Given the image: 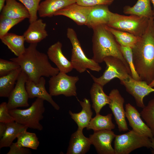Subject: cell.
Masks as SVG:
<instances>
[{
    "label": "cell",
    "mask_w": 154,
    "mask_h": 154,
    "mask_svg": "<svg viewBox=\"0 0 154 154\" xmlns=\"http://www.w3.org/2000/svg\"><path fill=\"white\" fill-rule=\"evenodd\" d=\"M132 48L134 66L140 80L149 84L154 80V19H149L144 33Z\"/></svg>",
    "instance_id": "6da1fadb"
},
{
    "label": "cell",
    "mask_w": 154,
    "mask_h": 154,
    "mask_svg": "<svg viewBox=\"0 0 154 154\" xmlns=\"http://www.w3.org/2000/svg\"><path fill=\"white\" fill-rule=\"evenodd\" d=\"M37 43L30 44L20 56L10 59L19 64L28 80L36 84L38 83L42 77H51L60 72L57 67L51 65L47 54L37 50Z\"/></svg>",
    "instance_id": "7a4b0ae2"
},
{
    "label": "cell",
    "mask_w": 154,
    "mask_h": 154,
    "mask_svg": "<svg viewBox=\"0 0 154 154\" xmlns=\"http://www.w3.org/2000/svg\"><path fill=\"white\" fill-rule=\"evenodd\" d=\"M101 25L92 29V59L99 63L104 62V58L112 56L121 60L127 66H129L120 49V45L112 34L105 27Z\"/></svg>",
    "instance_id": "3957f363"
},
{
    "label": "cell",
    "mask_w": 154,
    "mask_h": 154,
    "mask_svg": "<svg viewBox=\"0 0 154 154\" xmlns=\"http://www.w3.org/2000/svg\"><path fill=\"white\" fill-rule=\"evenodd\" d=\"M44 100L37 98L31 106L25 109L9 110L15 121L28 128L41 131L43 127L40 121L43 118L45 108Z\"/></svg>",
    "instance_id": "277c9868"
},
{
    "label": "cell",
    "mask_w": 154,
    "mask_h": 154,
    "mask_svg": "<svg viewBox=\"0 0 154 154\" xmlns=\"http://www.w3.org/2000/svg\"><path fill=\"white\" fill-rule=\"evenodd\" d=\"M149 19L133 15L125 16L110 12L106 25L140 37L146 30Z\"/></svg>",
    "instance_id": "5b68a950"
},
{
    "label": "cell",
    "mask_w": 154,
    "mask_h": 154,
    "mask_svg": "<svg viewBox=\"0 0 154 154\" xmlns=\"http://www.w3.org/2000/svg\"><path fill=\"white\" fill-rule=\"evenodd\" d=\"M67 36L72 46L70 61L73 69L80 73L84 72L88 69L97 72L101 70L102 68L99 63L88 58L85 54L73 29H67Z\"/></svg>",
    "instance_id": "8992f818"
},
{
    "label": "cell",
    "mask_w": 154,
    "mask_h": 154,
    "mask_svg": "<svg viewBox=\"0 0 154 154\" xmlns=\"http://www.w3.org/2000/svg\"><path fill=\"white\" fill-rule=\"evenodd\" d=\"M150 138L132 129L126 133L116 135L114 141L115 154H129L142 147L151 148Z\"/></svg>",
    "instance_id": "52a82bcc"
},
{
    "label": "cell",
    "mask_w": 154,
    "mask_h": 154,
    "mask_svg": "<svg viewBox=\"0 0 154 154\" xmlns=\"http://www.w3.org/2000/svg\"><path fill=\"white\" fill-rule=\"evenodd\" d=\"M106 64L105 70L101 76L96 78L90 74L94 82L103 86L114 78L120 80L127 79L131 75L129 67L119 58L112 56L105 57L104 59Z\"/></svg>",
    "instance_id": "ba28073f"
},
{
    "label": "cell",
    "mask_w": 154,
    "mask_h": 154,
    "mask_svg": "<svg viewBox=\"0 0 154 154\" xmlns=\"http://www.w3.org/2000/svg\"><path fill=\"white\" fill-rule=\"evenodd\" d=\"M79 80L78 76L67 75L60 72L51 76L48 81L49 93L52 96L63 95L66 97L77 95L76 83Z\"/></svg>",
    "instance_id": "9c48e42d"
},
{
    "label": "cell",
    "mask_w": 154,
    "mask_h": 154,
    "mask_svg": "<svg viewBox=\"0 0 154 154\" xmlns=\"http://www.w3.org/2000/svg\"><path fill=\"white\" fill-rule=\"evenodd\" d=\"M27 80V76L21 70L15 86L8 97L7 106L9 110L29 106L28 102L29 98L25 87Z\"/></svg>",
    "instance_id": "30bf717a"
},
{
    "label": "cell",
    "mask_w": 154,
    "mask_h": 154,
    "mask_svg": "<svg viewBox=\"0 0 154 154\" xmlns=\"http://www.w3.org/2000/svg\"><path fill=\"white\" fill-rule=\"evenodd\" d=\"M120 84L125 87L126 91L134 98L137 106L143 108L145 105L143 99L145 96L152 92L154 88L143 81L136 80L130 76L127 79L120 80Z\"/></svg>",
    "instance_id": "8fae6325"
},
{
    "label": "cell",
    "mask_w": 154,
    "mask_h": 154,
    "mask_svg": "<svg viewBox=\"0 0 154 154\" xmlns=\"http://www.w3.org/2000/svg\"><path fill=\"white\" fill-rule=\"evenodd\" d=\"M109 96L110 100L109 107L114 116L118 130L120 132L127 131L129 129L125 120V112L123 107L124 98L119 91L116 89L112 90Z\"/></svg>",
    "instance_id": "7c38bea8"
},
{
    "label": "cell",
    "mask_w": 154,
    "mask_h": 154,
    "mask_svg": "<svg viewBox=\"0 0 154 154\" xmlns=\"http://www.w3.org/2000/svg\"><path fill=\"white\" fill-rule=\"evenodd\" d=\"M116 136L112 130H105L94 131L89 138L98 153L115 154L112 143Z\"/></svg>",
    "instance_id": "4fadbf2b"
},
{
    "label": "cell",
    "mask_w": 154,
    "mask_h": 154,
    "mask_svg": "<svg viewBox=\"0 0 154 154\" xmlns=\"http://www.w3.org/2000/svg\"><path fill=\"white\" fill-rule=\"evenodd\" d=\"M92 7H84L75 3L57 11L54 16H64L78 25H86Z\"/></svg>",
    "instance_id": "5bb4252c"
},
{
    "label": "cell",
    "mask_w": 154,
    "mask_h": 154,
    "mask_svg": "<svg viewBox=\"0 0 154 154\" xmlns=\"http://www.w3.org/2000/svg\"><path fill=\"white\" fill-rule=\"evenodd\" d=\"M125 116L129 126L137 133L151 138L154 137L150 129L141 118V114L135 107L129 103L125 106Z\"/></svg>",
    "instance_id": "9a60e30c"
},
{
    "label": "cell",
    "mask_w": 154,
    "mask_h": 154,
    "mask_svg": "<svg viewBox=\"0 0 154 154\" xmlns=\"http://www.w3.org/2000/svg\"><path fill=\"white\" fill-rule=\"evenodd\" d=\"M45 84V80L43 77L40 78L39 82L37 84L27 80L25 84V87L29 98L36 97L42 99L49 103L55 110H59V106L54 101L52 96L46 90Z\"/></svg>",
    "instance_id": "2e32d148"
},
{
    "label": "cell",
    "mask_w": 154,
    "mask_h": 154,
    "mask_svg": "<svg viewBox=\"0 0 154 154\" xmlns=\"http://www.w3.org/2000/svg\"><path fill=\"white\" fill-rule=\"evenodd\" d=\"M62 44L58 41L50 46L47 52L48 58L56 65L60 72L66 73L73 69L72 63L64 56L62 51Z\"/></svg>",
    "instance_id": "e0dca14e"
},
{
    "label": "cell",
    "mask_w": 154,
    "mask_h": 154,
    "mask_svg": "<svg viewBox=\"0 0 154 154\" xmlns=\"http://www.w3.org/2000/svg\"><path fill=\"white\" fill-rule=\"evenodd\" d=\"M82 131L78 128L72 135L67 154H84L88 151L91 143L89 138L84 135Z\"/></svg>",
    "instance_id": "ac0fdd59"
},
{
    "label": "cell",
    "mask_w": 154,
    "mask_h": 154,
    "mask_svg": "<svg viewBox=\"0 0 154 154\" xmlns=\"http://www.w3.org/2000/svg\"><path fill=\"white\" fill-rule=\"evenodd\" d=\"M46 27V24L41 19L30 23L23 35L25 41L30 44L38 43L46 38L48 36Z\"/></svg>",
    "instance_id": "d6986e66"
},
{
    "label": "cell",
    "mask_w": 154,
    "mask_h": 154,
    "mask_svg": "<svg viewBox=\"0 0 154 154\" xmlns=\"http://www.w3.org/2000/svg\"><path fill=\"white\" fill-rule=\"evenodd\" d=\"M108 6L99 5L92 7L86 25L93 29L100 25H107L111 12Z\"/></svg>",
    "instance_id": "ffe728a7"
},
{
    "label": "cell",
    "mask_w": 154,
    "mask_h": 154,
    "mask_svg": "<svg viewBox=\"0 0 154 154\" xmlns=\"http://www.w3.org/2000/svg\"><path fill=\"white\" fill-rule=\"evenodd\" d=\"M75 3L76 0H45L40 3L38 13L40 17H51L57 11Z\"/></svg>",
    "instance_id": "44dd1931"
},
{
    "label": "cell",
    "mask_w": 154,
    "mask_h": 154,
    "mask_svg": "<svg viewBox=\"0 0 154 154\" xmlns=\"http://www.w3.org/2000/svg\"><path fill=\"white\" fill-rule=\"evenodd\" d=\"M0 15L13 19L24 18L29 19L30 17L29 13L25 7L16 0H6V4L1 11Z\"/></svg>",
    "instance_id": "7402d4cb"
},
{
    "label": "cell",
    "mask_w": 154,
    "mask_h": 154,
    "mask_svg": "<svg viewBox=\"0 0 154 154\" xmlns=\"http://www.w3.org/2000/svg\"><path fill=\"white\" fill-rule=\"evenodd\" d=\"M78 100L82 107L81 111L78 113H75L70 110L69 113L71 118L78 125V128L83 130L88 125L92 119L93 112L89 100L85 98L83 101Z\"/></svg>",
    "instance_id": "603a6c76"
},
{
    "label": "cell",
    "mask_w": 154,
    "mask_h": 154,
    "mask_svg": "<svg viewBox=\"0 0 154 154\" xmlns=\"http://www.w3.org/2000/svg\"><path fill=\"white\" fill-rule=\"evenodd\" d=\"M103 87L100 84L94 82L90 90L92 102V107L96 114H100L102 108L107 104H109L110 100L109 96L104 92Z\"/></svg>",
    "instance_id": "cb8c5ba5"
},
{
    "label": "cell",
    "mask_w": 154,
    "mask_h": 154,
    "mask_svg": "<svg viewBox=\"0 0 154 154\" xmlns=\"http://www.w3.org/2000/svg\"><path fill=\"white\" fill-rule=\"evenodd\" d=\"M150 2V0H138L132 7L125 6L123 12L126 14L135 15L149 19L153 17V11Z\"/></svg>",
    "instance_id": "d4e9b609"
},
{
    "label": "cell",
    "mask_w": 154,
    "mask_h": 154,
    "mask_svg": "<svg viewBox=\"0 0 154 154\" xmlns=\"http://www.w3.org/2000/svg\"><path fill=\"white\" fill-rule=\"evenodd\" d=\"M2 43L17 57L25 51V38L23 35H19L12 33H7L0 38Z\"/></svg>",
    "instance_id": "484cf974"
},
{
    "label": "cell",
    "mask_w": 154,
    "mask_h": 154,
    "mask_svg": "<svg viewBox=\"0 0 154 154\" xmlns=\"http://www.w3.org/2000/svg\"><path fill=\"white\" fill-rule=\"evenodd\" d=\"M7 128L0 139V148L9 147L19 134L27 130L28 127L15 121L6 123Z\"/></svg>",
    "instance_id": "4316f807"
},
{
    "label": "cell",
    "mask_w": 154,
    "mask_h": 154,
    "mask_svg": "<svg viewBox=\"0 0 154 154\" xmlns=\"http://www.w3.org/2000/svg\"><path fill=\"white\" fill-rule=\"evenodd\" d=\"M21 71V68L0 77V97L8 98Z\"/></svg>",
    "instance_id": "83f0119b"
},
{
    "label": "cell",
    "mask_w": 154,
    "mask_h": 154,
    "mask_svg": "<svg viewBox=\"0 0 154 154\" xmlns=\"http://www.w3.org/2000/svg\"><path fill=\"white\" fill-rule=\"evenodd\" d=\"M112 114H108L102 116L100 114H96L92 118L86 128L88 130L92 129L94 131L105 130H112L114 129L115 125L112 121Z\"/></svg>",
    "instance_id": "f1b7e54d"
},
{
    "label": "cell",
    "mask_w": 154,
    "mask_h": 154,
    "mask_svg": "<svg viewBox=\"0 0 154 154\" xmlns=\"http://www.w3.org/2000/svg\"><path fill=\"white\" fill-rule=\"evenodd\" d=\"M106 28L113 35L121 46L133 47L138 41L139 37L129 33L115 29L105 25Z\"/></svg>",
    "instance_id": "f546056e"
},
{
    "label": "cell",
    "mask_w": 154,
    "mask_h": 154,
    "mask_svg": "<svg viewBox=\"0 0 154 154\" xmlns=\"http://www.w3.org/2000/svg\"><path fill=\"white\" fill-rule=\"evenodd\" d=\"M17 138L16 143L21 147L37 150L39 145V141L36 134L28 132L27 130L19 134Z\"/></svg>",
    "instance_id": "4dcf8cb0"
},
{
    "label": "cell",
    "mask_w": 154,
    "mask_h": 154,
    "mask_svg": "<svg viewBox=\"0 0 154 154\" xmlns=\"http://www.w3.org/2000/svg\"><path fill=\"white\" fill-rule=\"evenodd\" d=\"M140 113L154 136V98L150 100L147 106L143 108Z\"/></svg>",
    "instance_id": "1f68e13d"
},
{
    "label": "cell",
    "mask_w": 154,
    "mask_h": 154,
    "mask_svg": "<svg viewBox=\"0 0 154 154\" xmlns=\"http://www.w3.org/2000/svg\"><path fill=\"white\" fill-rule=\"evenodd\" d=\"M119 47L123 56L129 66L132 77L135 80H140V77L136 71L134 66L131 48L120 45Z\"/></svg>",
    "instance_id": "d6a6232c"
},
{
    "label": "cell",
    "mask_w": 154,
    "mask_h": 154,
    "mask_svg": "<svg viewBox=\"0 0 154 154\" xmlns=\"http://www.w3.org/2000/svg\"><path fill=\"white\" fill-rule=\"evenodd\" d=\"M25 19L9 18L0 16V38L8 33L13 27L21 22Z\"/></svg>",
    "instance_id": "836d02e7"
},
{
    "label": "cell",
    "mask_w": 154,
    "mask_h": 154,
    "mask_svg": "<svg viewBox=\"0 0 154 154\" xmlns=\"http://www.w3.org/2000/svg\"><path fill=\"white\" fill-rule=\"evenodd\" d=\"M23 4L29 11L30 17L29 19L31 23L38 19L37 13L40 2L42 0H18Z\"/></svg>",
    "instance_id": "e575fe53"
},
{
    "label": "cell",
    "mask_w": 154,
    "mask_h": 154,
    "mask_svg": "<svg viewBox=\"0 0 154 154\" xmlns=\"http://www.w3.org/2000/svg\"><path fill=\"white\" fill-rule=\"evenodd\" d=\"M2 58L0 59V76L7 75L12 71L20 68L17 62Z\"/></svg>",
    "instance_id": "d590c367"
},
{
    "label": "cell",
    "mask_w": 154,
    "mask_h": 154,
    "mask_svg": "<svg viewBox=\"0 0 154 154\" xmlns=\"http://www.w3.org/2000/svg\"><path fill=\"white\" fill-rule=\"evenodd\" d=\"M14 121V118L9 112L7 103H1L0 104V122L7 123Z\"/></svg>",
    "instance_id": "8d00e7d4"
},
{
    "label": "cell",
    "mask_w": 154,
    "mask_h": 154,
    "mask_svg": "<svg viewBox=\"0 0 154 154\" xmlns=\"http://www.w3.org/2000/svg\"><path fill=\"white\" fill-rule=\"evenodd\" d=\"M114 0H76L78 4L86 7H91L99 5H109L112 3Z\"/></svg>",
    "instance_id": "74e56055"
},
{
    "label": "cell",
    "mask_w": 154,
    "mask_h": 154,
    "mask_svg": "<svg viewBox=\"0 0 154 154\" xmlns=\"http://www.w3.org/2000/svg\"><path fill=\"white\" fill-rule=\"evenodd\" d=\"M7 154H30L32 152L29 148L19 146L16 142L13 143L9 147Z\"/></svg>",
    "instance_id": "f35d334b"
},
{
    "label": "cell",
    "mask_w": 154,
    "mask_h": 154,
    "mask_svg": "<svg viewBox=\"0 0 154 154\" xmlns=\"http://www.w3.org/2000/svg\"><path fill=\"white\" fill-rule=\"evenodd\" d=\"M7 128V125L5 123L0 122V139L4 135Z\"/></svg>",
    "instance_id": "ab89813d"
},
{
    "label": "cell",
    "mask_w": 154,
    "mask_h": 154,
    "mask_svg": "<svg viewBox=\"0 0 154 154\" xmlns=\"http://www.w3.org/2000/svg\"><path fill=\"white\" fill-rule=\"evenodd\" d=\"M150 139L151 142V148L153 149L151 151V153L154 154V137L151 138Z\"/></svg>",
    "instance_id": "60d3db41"
},
{
    "label": "cell",
    "mask_w": 154,
    "mask_h": 154,
    "mask_svg": "<svg viewBox=\"0 0 154 154\" xmlns=\"http://www.w3.org/2000/svg\"><path fill=\"white\" fill-rule=\"evenodd\" d=\"M6 0H0V12H1L3 7L5 5L4 4Z\"/></svg>",
    "instance_id": "b9f144b4"
},
{
    "label": "cell",
    "mask_w": 154,
    "mask_h": 154,
    "mask_svg": "<svg viewBox=\"0 0 154 154\" xmlns=\"http://www.w3.org/2000/svg\"><path fill=\"white\" fill-rule=\"evenodd\" d=\"M149 85L151 87H154V80Z\"/></svg>",
    "instance_id": "7bdbcfd3"
},
{
    "label": "cell",
    "mask_w": 154,
    "mask_h": 154,
    "mask_svg": "<svg viewBox=\"0 0 154 154\" xmlns=\"http://www.w3.org/2000/svg\"><path fill=\"white\" fill-rule=\"evenodd\" d=\"M152 2V3L153 6V18H154V0H150Z\"/></svg>",
    "instance_id": "ee69618b"
}]
</instances>
